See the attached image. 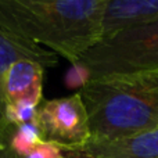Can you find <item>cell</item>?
<instances>
[{"instance_id": "obj_1", "label": "cell", "mask_w": 158, "mask_h": 158, "mask_svg": "<svg viewBox=\"0 0 158 158\" xmlns=\"http://www.w3.org/2000/svg\"><path fill=\"white\" fill-rule=\"evenodd\" d=\"M107 0H0V25L78 65L103 38Z\"/></svg>"}, {"instance_id": "obj_2", "label": "cell", "mask_w": 158, "mask_h": 158, "mask_svg": "<svg viewBox=\"0 0 158 158\" xmlns=\"http://www.w3.org/2000/svg\"><path fill=\"white\" fill-rule=\"evenodd\" d=\"M79 93L92 140H112L158 126V69L87 79Z\"/></svg>"}, {"instance_id": "obj_3", "label": "cell", "mask_w": 158, "mask_h": 158, "mask_svg": "<svg viewBox=\"0 0 158 158\" xmlns=\"http://www.w3.org/2000/svg\"><path fill=\"white\" fill-rule=\"evenodd\" d=\"M78 65L86 72L87 79L158 69V24L131 28L103 38L85 53Z\"/></svg>"}, {"instance_id": "obj_4", "label": "cell", "mask_w": 158, "mask_h": 158, "mask_svg": "<svg viewBox=\"0 0 158 158\" xmlns=\"http://www.w3.org/2000/svg\"><path fill=\"white\" fill-rule=\"evenodd\" d=\"M36 122L42 139L63 150L83 147L92 140L89 115L79 92L40 103Z\"/></svg>"}, {"instance_id": "obj_5", "label": "cell", "mask_w": 158, "mask_h": 158, "mask_svg": "<svg viewBox=\"0 0 158 158\" xmlns=\"http://www.w3.org/2000/svg\"><path fill=\"white\" fill-rule=\"evenodd\" d=\"M64 153L67 158H158V126L112 140H90Z\"/></svg>"}, {"instance_id": "obj_6", "label": "cell", "mask_w": 158, "mask_h": 158, "mask_svg": "<svg viewBox=\"0 0 158 158\" xmlns=\"http://www.w3.org/2000/svg\"><path fill=\"white\" fill-rule=\"evenodd\" d=\"M19 60H32L39 63L44 69L54 68L58 57L50 50L19 38L0 25V126L8 125L6 118V100L3 85L8 68Z\"/></svg>"}, {"instance_id": "obj_7", "label": "cell", "mask_w": 158, "mask_h": 158, "mask_svg": "<svg viewBox=\"0 0 158 158\" xmlns=\"http://www.w3.org/2000/svg\"><path fill=\"white\" fill-rule=\"evenodd\" d=\"M154 24H158V0H107L103 14V38Z\"/></svg>"}, {"instance_id": "obj_8", "label": "cell", "mask_w": 158, "mask_h": 158, "mask_svg": "<svg viewBox=\"0 0 158 158\" xmlns=\"http://www.w3.org/2000/svg\"><path fill=\"white\" fill-rule=\"evenodd\" d=\"M46 69L32 60H19L8 68L4 77L6 107L18 103L40 106L43 97V79Z\"/></svg>"}, {"instance_id": "obj_9", "label": "cell", "mask_w": 158, "mask_h": 158, "mask_svg": "<svg viewBox=\"0 0 158 158\" xmlns=\"http://www.w3.org/2000/svg\"><path fill=\"white\" fill-rule=\"evenodd\" d=\"M11 146L22 158H67L61 147L42 139L36 125L14 126Z\"/></svg>"}, {"instance_id": "obj_10", "label": "cell", "mask_w": 158, "mask_h": 158, "mask_svg": "<svg viewBox=\"0 0 158 158\" xmlns=\"http://www.w3.org/2000/svg\"><path fill=\"white\" fill-rule=\"evenodd\" d=\"M13 125L0 126V158H22L11 146Z\"/></svg>"}]
</instances>
